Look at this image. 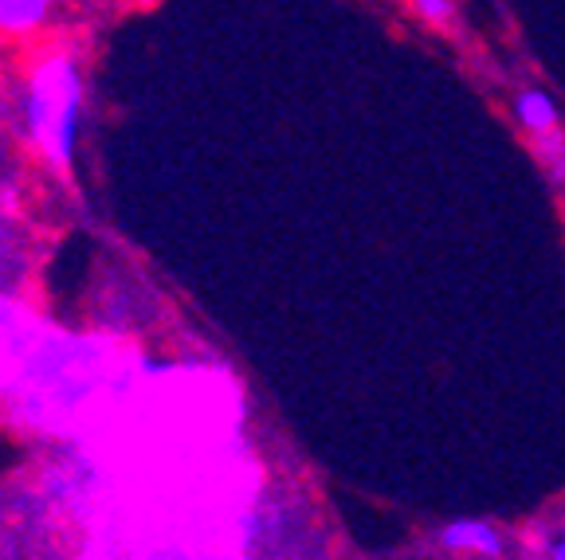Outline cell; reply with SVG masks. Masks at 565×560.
<instances>
[{
    "instance_id": "cell-7",
    "label": "cell",
    "mask_w": 565,
    "mask_h": 560,
    "mask_svg": "<svg viewBox=\"0 0 565 560\" xmlns=\"http://www.w3.org/2000/svg\"><path fill=\"white\" fill-rule=\"evenodd\" d=\"M546 552H550V557H557V560H565V529H562V534L554 537V545H550Z\"/></svg>"
},
{
    "instance_id": "cell-1",
    "label": "cell",
    "mask_w": 565,
    "mask_h": 560,
    "mask_svg": "<svg viewBox=\"0 0 565 560\" xmlns=\"http://www.w3.org/2000/svg\"><path fill=\"white\" fill-rule=\"evenodd\" d=\"M83 110H87V75L79 55H71L67 47H47L35 55L17 95L20 138L40 158V165L60 176H71L79 158Z\"/></svg>"
},
{
    "instance_id": "cell-2",
    "label": "cell",
    "mask_w": 565,
    "mask_h": 560,
    "mask_svg": "<svg viewBox=\"0 0 565 560\" xmlns=\"http://www.w3.org/2000/svg\"><path fill=\"white\" fill-rule=\"evenodd\" d=\"M55 17V0H0V40L28 44Z\"/></svg>"
},
{
    "instance_id": "cell-3",
    "label": "cell",
    "mask_w": 565,
    "mask_h": 560,
    "mask_svg": "<svg viewBox=\"0 0 565 560\" xmlns=\"http://www.w3.org/2000/svg\"><path fill=\"white\" fill-rule=\"evenodd\" d=\"M436 545L448 552H476V557H503L507 541L503 534L487 521H448V526L436 529Z\"/></svg>"
},
{
    "instance_id": "cell-4",
    "label": "cell",
    "mask_w": 565,
    "mask_h": 560,
    "mask_svg": "<svg viewBox=\"0 0 565 560\" xmlns=\"http://www.w3.org/2000/svg\"><path fill=\"white\" fill-rule=\"evenodd\" d=\"M514 118H519V126L530 133V138H546V133L562 130V115H557L554 98H550L546 90H534V87L514 95Z\"/></svg>"
},
{
    "instance_id": "cell-6",
    "label": "cell",
    "mask_w": 565,
    "mask_h": 560,
    "mask_svg": "<svg viewBox=\"0 0 565 560\" xmlns=\"http://www.w3.org/2000/svg\"><path fill=\"white\" fill-rule=\"evenodd\" d=\"M546 165H550V173H554V181L565 189V153H557V158H550Z\"/></svg>"
},
{
    "instance_id": "cell-5",
    "label": "cell",
    "mask_w": 565,
    "mask_h": 560,
    "mask_svg": "<svg viewBox=\"0 0 565 560\" xmlns=\"http://www.w3.org/2000/svg\"><path fill=\"white\" fill-rule=\"evenodd\" d=\"M413 4L428 24H448L456 17V0H413Z\"/></svg>"
}]
</instances>
